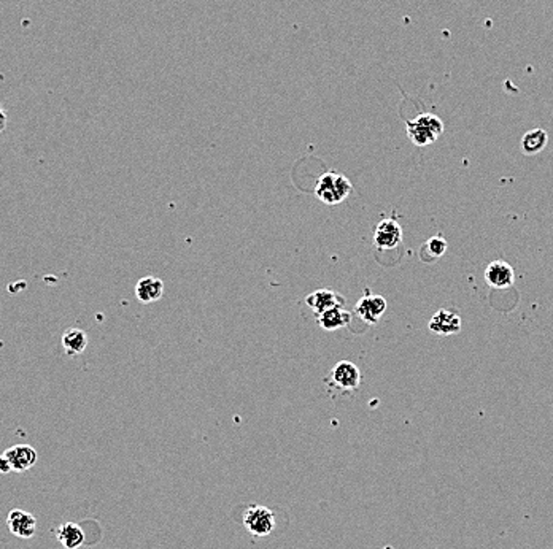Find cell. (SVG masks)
<instances>
[{
    "mask_svg": "<svg viewBox=\"0 0 553 549\" xmlns=\"http://www.w3.org/2000/svg\"><path fill=\"white\" fill-rule=\"evenodd\" d=\"M549 141V135L544 129H532V131H528L522 138V151L526 154V156H535V154L544 151V148L547 146Z\"/></svg>",
    "mask_w": 553,
    "mask_h": 549,
    "instance_id": "obj_16",
    "label": "cell"
},
{
    "mask_svg": "<svg viewBox=\"0 0 553 549\" xmlns=\"http://www.w3.org/2000/svg\"><path fill=\"white\" fill-rule=\"evenodd\" d=\"M353 184L349 178L337 172H326L315 186V196L326 205H339L350 196Z\"/></svg>",
    "mask_w": 553,
    "mask_h": 549,
    "instance_id": "obj_1",
    "label": "cell"
},
{
    "mask_svg": "<svg viewBox=\"0 0 553 549\" xmlns=\"http://www.w3.org/2000/svg\"><path fill=\"white\" fill-rule=\"evenodd\" d=\"M305 303L310 307L317 316L332 308H344L345 297L340 295L337 290L332 289H318L305 297Z\"/></svg>",
    "mask_w": 553,
    "mask_h": 549,
    "instance_id": "obj_8",
    "label": "cell"
},
{
    "mask_svg": "<svg viewBox=\"0 0 553 549\" xmlns=\"http://www.w3.org/2000/svg\"><path fill=\"white\" fill-rule=\"evenodd\" d=\"M56 537L66 549H78L86 541L85 532L76 522H64V524L56 529Z\"/></svg>",
    "mask_w": 553,
    "mask_h": 549,
    "instance_id": "obj_13",
    "label": "cell"
},
{
    "mask_svg": "<svg viewBox=\"0 0 553 549\" xmlns=\"http://www.w3.org/2000/svg\"><path fill=\"white\" fill-rule=\"evenodd\" d=\"M13 467V471H25L37 462V451L29 444H15L4 453Z\"/></svg>",
    "mask_w": 553,
    "mask_h": 549,
    "instance_id": "obj_12",
    "label": "cell"
},
{
    "mask_svg": "<svg viewBox=\"0 0 553 549\" xmlns=\"http://www.w3.org/2000/svg\"><path fill=\"white\" fill-rule=\"evenodd\" d=\"M404 238L401 224L396 219H382L374 232V243L378 249H395Z\"/></svg>",
    "mask_w": 553,
    "mask_h": 549,
    "instance_id": "obj_6",
    "label": "cell"
},
{
    "mask_svg": "<svg viewBox=\"0 0 553 549\" xmlns=\"http://www.w3.org/2000/svg\"><path fill=\"white\" fill-rule=\"evenodd\" d=\"M429 331L436 335H455L461 332V318L453 309H439L429 321Z\"/></svg>",
    "mask_w": 553,
    "mask_h": 549,
    "instance_id": "obj_10",
    "label": "cell"
},
{
    "mask_svg": "<svg viewBox=\"0 0 553 549\" xmlns=\"http://www.w3.org/2000/svg\"><path fill=\"white\" fill-rule=\"evenodd\" d=\"M446 251H447V242L443 240L441 235H437V237H431L429 240L423 243L418 256H420V259L423 262L431 264L446 254Z\"/></svg>",
    "mask_w": 553,
    "mask_h": 549,
    "instance_id": "obj_17",
    "label": "cell"
},
{
    "mask_svg": "<svg viewBox=\"0 0 553 549\" xmlns=\"http://www.w3.org/2000/svg\"><path fill=\"white\" fill-rule=\"evenodd\" d=\"M242 522L253 537H267L275 529V514L266 507L250 505L243 513Z\"/></svg>",
    "mask_w": 553,
    "mask_h": 549,
    "instance_id": "obj_3",
    "label": "cell"
},
{
    "mask_svg": "<svg viewBox=\"0 0 553 549\" xmlns=\"http://www.w3.org/2000/svg\"><path fill=\"white\" fill-rule=\"evenodd\" d=\"M387 312V300L382 295L366 294L355 305V313L366 324H377Z\"/></svg>",
    "mask_w": 553,
    "mask_h": 549,
    "instance_id": "obj_5",
    "label": "cell"
},
{
    "mask_svg": "<svg viewBox=\"0 0 553 549\" xmlns=\"http://www.w3.org/2000/svg\"><path fill=\"white\" fill-rule=\"evenodd\" d=\"M443 129H446V126H443L442 119L433 113H423L407 121L406 124V132L410 141L420 148L433 145L442 135Z\"/></svg>",
    "mask_w": 553,
    "mask_h": 549,
    "instance_id": "obj_2",
    "label": "cell"
},
{
    "mask_svg": "<svg viewBox=\"0 0 553 549\" xmlns=\"http://www.w3.org/2000/svg\"><path fill=\"white\" fill-rule=\"evenodd\" d=\"M485 281L493 289H507L516 281V272L506 261H493L485 270Z\"/></svg>",
    "mask_w": 553,
    "mask_h": 549,
    "instance_id": "obj_9",
    "label": "cell"
},
{
    "mask_svg": "<svg viewBox=\"0 0 553 549\" xmlns=\"http://www.w3.org/2000/svg\"><path fill=\"white\" fill-rule=\"evenodd\" d=\"M88 341H89V338H88V333L85 331L72 327V329H69V331L64 332L61 343H62V348H64V351H66L67 356H78V354L85 353Z\"/></svg>",
    "mask_w": 553,
    "mask_h": 549,
    "instance_id": "obj_15",
    "label": "cell"
},
{
    "mask_svg": "<svg viewBox=\"0 0 553 549\" xmlns=\"http://www.w3.org/2000/svg\"><path fill=\"white\" fill-rule=\"evenodd\" d=\"M6 526H8V531L15 535L18 538H24L29 540L35 535L37 532V519L32 513L24 512V509L15 508L8 513V518H6Z\"/></svg>",
    "mask_w": 553,
    "mask_h": 549,
    "instance_id": "obj_7",
    "label": "cell"
},
{
    "mask_svg": "<svg viewBox=\"0 0 553 549\" xmlns=\"http://www.w3.org/2000/svg\"><path fill=\"white\" fill-rule=\"evenodd\" d=\"M6 122H8V119H6V113L5 110L0 107V134H2L5 129H6Z\"/></svg>",
    "mask_w": 553,
    "mask_h": 549,
    "instance_id": "obj_19",
    "label": "cell"
},
{
    "mask_svg": "<svg viewBox=\"0 0 553 549\" xmlns=\"http://www.w3.org/2000/svg\"><path fill=\"white\" fill-rule=\"evenodd\" d=\"M10 471H13L11 464H10V461H8V457H6V456L2 453V454H0V473L6 475V473H10Z\"/></svg>",
    "mask_w": 553,
    "mask_h": 549,
    "instance_id": "obj_18",
    "label": "cell"
},
{
    "mask_svg": "<svg viewBox=\"0 0 553 549\" xmlns=\"http://www.w3.org/2000/svg\"><path fill=\"white\" fill-rule=\"evenodd\" d=\"M318 326L327 332L339 331V329L347 327L351 322V313L347 312L345 308H332L325 313L317 316Z\"/></svg>",
    "mask_w": 553,
    "mask_h": 549,
    "instance_id": "obj_14",
    "label": "cell"
},
{
    "mask_svg": "<svg viewBox=\"0 0 553 549\" xmlns=\"http://www.w3.org/2000/svg\"><path fill=\"white\" fill-rule=\"evenodd\" d=\"M164 281L156 276H145L136 284V297L140 303L148 305L163 299Z\"/></svg>",
    "mask_w": 553,
    "mask_h": 549,
    "instance_id": "obj_11",
    "label": "cell"
},
{
    "mask_svg": "<svg viewBox=\"0 0 553 549\" xmlns=\"http://www.w3.org/2000/svg\"><path fill=\"white\" fill-rule=\"evenodd\" d=\"M330 381L340 391H356L361 384V372L350 360H340L331 370Z\"/></svg>",
    "mask_w": 553,
    "mask_h": 549,
    "instance_id": "obj_4",
    "label": "cell"
}]
</instances>
